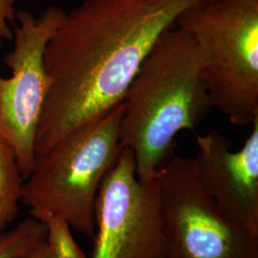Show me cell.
<instances>
[{
  "mask_svg": "<svg viewBox=\"0 0 258 258\" xmlns=\"http://www.w3.org/2000/svg\"><path fill=\"white\" fill-rule=\"evenodd\" d=\"M199 0H84L47 43L36 153L122 102L148 53Z\"/></svg>",
  "mask_w": 258,
  "mask_h": 258,
  "instance_id": "cell-1",
  "label": "cell"
},
{
  "mask_svg": "<svg viewBox=\"0 0 258 258\" xmlns=\"http://www.w3.org/2000/svg\"><path fill=\"white\" fill-rule=\"evenodd\" d=\"M119 141L135 157L136 175L149 183L171 158L175 137L211 113V98L194 40L168 29L143 61L122 100Z\"/></svg>",
  "mask_w": 258,
  "mask_h": 258,
  "instance_id": "cell-2",
  "label": "cell"
},
{
  "mask_svg": "<svg viewBox=\"0 0 258 258\" xmlns=\"http://www.w3.org/2000/svg\"><path fill=\"white\" fill-rule=\"evenodd\" d=\"M122 102L83 123L45 151L21 184L20 202L31 217L43 222L62 217L71 229L95 234V207L102 179L120 152Z\"/></svg>",
  "mask_w": 258,
  "mask_h": 258,
  "instance_id": "cell-3",
  "label": "cell"
},
{
  "mask_svg": "<svg viewBox=\"0 0 258 258\" xmlns=\"http://www.w3.org/2000/svg\"><path fill=\"white\" fill-rule=\"evenodd\" d=\"M175 25L197 49L212 108L238 126L258 119V0H199Z\"/></svg>",
  "mask_w": 258,
  "mask_h": 258,
  "instance_id": "cell-4",
  "label": "cell"
},
{
  "mask_svg": "<svg viewBox=\"0 0 258 258\" xmlns=\"http://www.w3.org/2000/svg\"><path fill=\"white\" fill-rule=\"evenodd\" d=\"M167 258H258V239L224 212L192 158L171 157L158 174Z\"/></svg>",
  "mask_w": 258,
  "mask_h": 258,
  "instance_id": "cell-5",
  "label": "cell"
},
{
  "mask_svg": "<svg viewBox=\"0 0 258 258\" xmlns=\"http://www.w3.org/2000/svg\"><path fill=\"white\" fill-rule=\"evenodd\" d=\"M65 14L56 6L38 18L21 10L16 14L18 23L13 25L14 46L5 55L12 76H0V137L13 149L23 180L36 161L37 125L49 85L45 48Z\"/></svg>",
  "mask_w": 258,
  "mask_h": 258,
  "instance_id": "cell-6",
  "label": "cell"
},
{
  "mask_svg": "<svg viewBox=\"0 0 258 258\" xmlns=\"http://www.w3.org/2000/svg\"><path fill=\"white\" fill-rule=\"evenodd\" d=\"M95 231L92 258H167L157 179L139 180L129 148H120L102 179Z\"/></svg>",
  "mask_w": 258,
  "mask_h": 258,
  "instance_id": "cell-7",
  "label": "cell"
},
{
  "mask_svg": "<svg viewBox=\"0 0 258 258\" xmlns=\"http://www.w3.org/2000/svg\"><path fill=\"white\" fill-rule=\"evenodd\" d=\"M196 144L194 162L204 187L232 221L258 239V119L237 151L216 131L196 135Z\"/></svg>",
  "mask_w": 258,
  "mask_h": 258,
  "instance_id": "cell-8",
  "label": "cell"
},
{
  "mask_svg": "<svg viewBox=\"0 0 258 258\" xmlns=\"http://www.w3.org/2000/svg\"><path fill=\"white\" fill-rule=\"evenodd\" d=\"M22 183L15 153L0 137V233L19 216Z\"/></svg>",
  "mask_w": 258,
  "mask_h": 258,
  "instance_id": "cell-9",
  "label": "cell"
},
{
  "mask_svg": "<svg viewBox=\"0 0 258 258\" xmlns=\"http://www.w3.org/2000/svg\"><path fill=\"white\" fill-rule=\"evenodd\" d=\"M46 226L33 217L0 233V258H23L37 244L46 240Z\"/></svg>",
  "mask_w": 258,
  "mask_h": 258,
  "instance_id": "cell-10",
  "label": "cell"
},
{
  "mask_svg": "<svg viewBox=\"0 0 258 258\" xmlns=\"http://www.w3.org/2000/svg\"><path fill=\"white\" fill-rule=\"evenodd\" d=\"M46 242L55 258H86L71 233V227L62 217L52 214L43 221Z\"/></svg>",
  "mask_w": 258,
  "mask_h": 258,
  "instance_id": "cell-11",
  "label": "cell"
},
{
  "mask_svg": "<svg viewBox=\"0 0 258 258\" xmlns=\"http://www.w3.org/2000/svg\"><path fill=\"white\" fill-rule=\"evenodd\" d=\"M16 0H0V46L13 38V25L16 23Z\"/></svg>",
  "mask_w": 258,
  "mask_h": 258,
  "instance_id": "cell-12",
  "label": "cell"
},
{
  "mask_svg": "<svg viewBox=\"0 0 258 258\" xmlns=\"http://www.w3.org/2000/svg\"><path fill=\"white\" fill-rule=\"evenodd\" d=\"M23 258H55V256L49 248L46 240H44L31 249Z\"/></svg>",
  "mask_w": 258,
  "mask_h": 258,
  "instance_id": "cell-13",
  "label": "cell"
}]
</instances>
